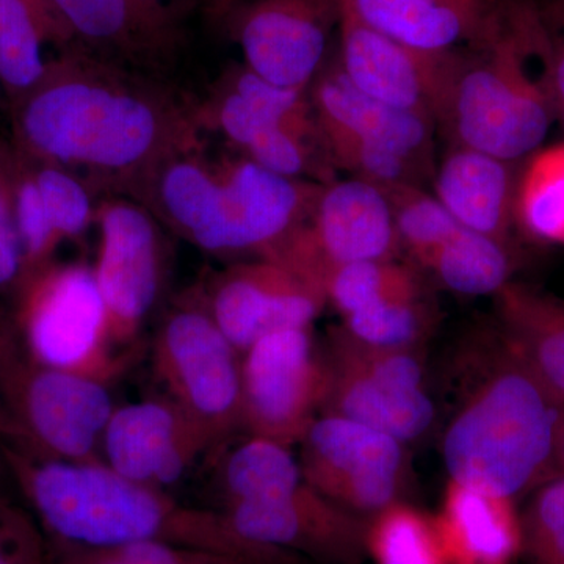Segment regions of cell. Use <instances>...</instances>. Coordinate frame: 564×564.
<instances>
[{
  "label": "cell",
  "mask_w": 564,
  "mask_h": 564,
  "mask_svg": "<svg viewBox=\"0 0 564 564\" xmlns=\"http://www.w3.org/2000/svg\"><path fill=\"white\" fill-rule=\"evenodd\" d=\"M448 291L459 295H496L513 273L508 243L459 226L426 265Z\"/></svg>",
  "instance_id": "29"
},
{
  "label": "cell",
  "mask_w": 564,
  "mask_h": 564,
  "mask_svg": "<svg viewBox=\"0 0 564 564\" xmlns=\"http://www.w3.org/2000/svg\"><path fill=\"white\" fill-rule=\"evenodd\" d=\"M555 118L547 29L505 6L497 35L463 52L441 128L452 144L514 163L541 148Z\"/></svg>",
  "instance_id": "5"
},
{
  "label": "cell",
  "mask_w": 564,
  "mask_h": 564,
  "mask_svg": "<svg viewBox=\"0 0 564 564\" xmlns=\"http://www.w3.org/2000/svg\"><path fill=\"white\" fill-rule=\"evenodd\" d=\"M315 121L334 166L380 187L415 185L433 174L436 124L359 91L337 54L307 88Z\"/></svg>",
  "instance_id": "7"
},
{
  "label": "cell",
  "mask_w": 564,
  "mask_h": 564,
  "mask_svg": "<svg viewBox=\"0 0 564 564\" xmlns=\"http://www.w3.org/2000/svg\"><path fill=\"white\" fill-rule=\"evenodd\" d=\"M496 300L505 339L564 400V300L514 282Z\"/></svg>",
  "instance_id": "26"
},
{
  "label": "cell",
  "mask_w": 564,
  "mask_h": 564,
  "mask_svg": "<svg viewBox=\"0 0 564 564\" xmlns=\"http://www.w3.org/2000/svg\"><path fill=\"white\" fill-rule=\"evenodd\" d=\"M76 44L140 73L159 76L176 58L182 28L139 0H50Z\"/></svg>",
  "instance_id": "20"
},
{
  "label": "cell",
  "mask_w": 564,
  "mask_h": 564,
  "mask_svg": "<svg viewBox=\"0 0 564 564\" xmlns=\"http://www.w3.org/2000/svg\"><path fill=\"white\" fill-rule=\"evenodd\" d=\"M300 445L306 484L345 510L370 519L402 502L406 452L391 434L340 415L321 414Z\"/></svg>",
  "instance_id": "14"
},
{
  "label": "cell",
  "mask_w": 564,
  "mask_h": 564,
  "mask_svg": "<svg viewBox=\"0 0 564 564\" xmlns=\"http://www.w3.org/2000/svg\"><path fill=\"white\" fill-rule=\"evenodd\" d=\"M325 381L313 328L262 337L240 358V432L288 447L302 443L321 415Z\"/></svg>",
  "instance_id": "13"
},
{
  "label": "cell",
  "mask_w": 564,
  "mask_h": 564,
  "mask_svg": "<svg viewBox=\"0 0 564 564\" xmlns=\"http://www.w3.org/2000/svg\"><path fill=\"white\" fill-rule=\"evenodd\" d=\"M344 0H237L223 18L243 65L263 80L306 91L328 62Z\"/></svg>",
  "instance_id": "15"
},
{
  "label": "cell",
  "mask_w": 564,
  "mask_h": 564,
  "mask_svg": "<svg viewBox=\"0 0 564 564\" xmlns=\"http://www.w3.org/2000/svg\"><path fill=\"white\" fill-rule=\"evenodd\" d=\"M240 358L196 289L166 311L152 343V367L165 399L218 447L240 432Z\"/></svg>",
  "instance_id": "9"
},
{
  "label": "cell",
  "mask_w": 564,
  "mask_h": 564,
  "mask_svg": "<svg viewBox=\"0 0 564 564\" xmlns=\"http://www.w3.org/2000/svg\"><path fill=\"white\" fill-rule=\"evenodd\" d=\"M344 7L375 31L426 52L485 46L505 11L502 0H344Z\"/></svg>",
  "instance_id": "21"
},
{
  "label": "cell",
  "mask_w": 564,
  "mask_h": 564,
  "mask_svg": "<svg viewBox=\"0 0 564 564\" xmlns=\"http://www.w3.org/2000/svg\"><path fill=\"white\" fill-rule=\"evenodd\" d=\"M313 118L307 90L276 87L245 65L226 69L206 101L196 104L202 131L221 133L239 152L269 129Z\"/></svg>",
  "instance_id": "23"
},
{
  "label": "cell",
  "mask_w": 564,
  "mask_h": 564,
  "mask_svg": "<svg viewBox=\"0 0 564 564\" xmlns=\"http://www.w3.org/2000/svg\"><path fill=\"white\" fill-rule=\"evenodd\" d=\"M9 480L11 481L9 467H7L6 458H3L2 452H0V491H2L3 485ZM0 497H2V492H0Z\"/></svg>",
  "instance_id": "42"
},
{
  "label": "cell",
  "mask_w": 564,
  "mask_h": 564,
  "mask_svg": "<svg viewBox=\"0 0 564 564\" xmlns=\"http://www.w3.org/2000/svg\"><path fill=\"white\" fill-rule=\"evenodd\" d=\"M14 148V147H13ZM13 214L24 252V280L54 262L61 247L24 155L14 150ZM22 280V281H24ZM22 284V282H21Z\"/></svg>",
  "instance_id": "34"
},
{
  "label": "cell",
  "mask_w": 564,
  "mask_h": 564,
  "mask_svg": "<svg viewBox=\"0 0 564 564\" xmlns=\"http://www.w3.org/2000/svg\"><path fill=\"white\" fill-rule=\"evenodd\" d=\"M47 564H236L221 556L165 543H132L113 547H63Z\"/></svg>",
  "instance_id": "36"
},
{
  "label": "cell",
  "mask_w": 564,
  "mask_h": 564,
  "mask_svg": "<svg viewBox=\"0 0 564 564\" xmlns=\"http://www.w3.org/2000/svg\"><path fill=\"white\" fill-rule=\"evenodd\" d=\"M223 514L252 543L293 555L329 564H358L369 556V519L332 502L306 481L281 496L226 505Z\"/></svg>",
  "instance_id": "18"
},
{
  "label": "cell",
  "mask_w": 564,
  "mask_h": 564,
  "mask_svg": "<svg viewBox=\"0 0 564 564\" xmlns=\"http://www.w3.org/2000/svg\"><path fill=\"white\" fill-rule=\"evenodd\" d=\"M303 481L302 466L291 447L262 437L247 436L228 451L220 467L226 505L281 496Z\"/></svg>",
  "instance_id": "30"
},
{
  "label": "cell",
  "mask_w": 564,
  "mask_h": 564,
  "mask_svg": "<svg viewBox=\"0 0 564 564\" xmlns=\"http://www.w3.org/2000/svg\"><path fill=\"white\" fill-rule=\"evenodd\" d=\"M139 2L162 17L163 20L180 25V28L195 6V0H139Z\"/></svg>",
  "instance_id": "39"
},
{
  "label": "cell",
  "mask_w": 564,
  "mask_h": 564,
  "mask_svg": "<svg viewBox=\"0 0 564 564\" xmlns=\"http://www.w3.org/2000/svg\"><path fill=\"white\" fill-rule=\"evenodd\" d=\"M98 256L93 265L106 303L111 339L126 355L139 340L166 280L163 225L129 196H104L96 210Z\"/></svg>",
  "instance_id": "11"
},
{
  "label": "cell",
  "mask_w": 564,
  "mask_h": 564,
  "mask_svg": "<svg viewBox=\"0 0 564 564\" xmlns=\"http://www.w3.org/2000/svg\"><path fill=\"white\" fill-rule=\"evenodd\" d=\"M217 448L206 430L162 397L115 406L104 429L101 459L129 480L166 491Z\"/></svg>",
  "instance_id": "19"
},
{
  "label": "cell",
  "mask_w": 564,
  "mask_h": 564,
  "mask_svg": "<svg viewBox=\"0 0 564 564\" xmlns=\"http://www.w3.org/2000/svg\"><path fill=\"white\" fill-rule=\"evenodd\" d=\"M20 152V151H18ZM21 154V152H20ZM22 155V154H21ZM61 243L77 242L95 225L101 202L90 185L62 166L25 158Z\"/></svg>",
  "instance_id": "33"
},
{
  "label": "cell",
  "mask_w": 564,
  "mask_h": 564,
  "mask_svg": "<svg viewBox=\"0 0 564 564\" xmlns=\"http://www.w3.org/2000/svg\"><path fill=\"white\" fill-rule=\"evenodd\" d=\"M448 564H510L522 551L513 500L448 481L434 516Z\"/></svg>",
  "instance_id": "24"
},
{
  "label": "cell",
  "mask_w": 564,
  "mask_h": 564,
  "mask_svg": "<svg viewBox=\"0 0 564 564\" xmlns=\"http://www.w3.org/2000/svg\"><path fill=\"white\" fill-rule=\"evenodd\" d=\"M551 51L552 96L556 117L564 122V32L547 31Z\"/></svg>",
  "instance_id": "38"
},
{
  "label": "cell",
  "mask_w": 564,
  "mask_h": 564,
  "mask_svg": "<svg viewBox=\"0 0 564 564\" xmlns=\"http://www.w3.org/2000/svg\"><path fill=\"white\" fill-rule=\"evenodd\" d=\"M11 481L41 527L63 547L165 543L236 564H302V556L243 538L223 511L176 502L104 463L62 462L0 447Z\"/></svg>",
  "instance_id": "2"
},
{
  "label": "cell",
  "mask_w": 564,
  "mask_h": 564,
  "mask_svg": "<svg viewBox=\"0 0 564 564\" xmlns=\"http://www.w3.org/2000/svg\"><path fill=\"white\" fill-rule=\"evenodd\" d=\"M367 555L375 564H448L434 516L403 500L369 519Z\"/></svg>",
  "instance_id": "31"
},
{
  "label": "cell",
  "mask_w": 564,
  "mask_h": 564,
  "mask_svg": "<svg viewBox=\"0 0 564 564\" xmlns=\"http://www.w3.org/2000/svg\"><path fill=\"white\" fill-rule=\"evenodd\" d=\"M433 322L432 303L414 269L343 317V328L375 347L417 348Z\"/></svg>",
  "instance_id": "27"
},
{
  "label": "cell",
  "mask_w": 564,
  "mask_h": 564,
  "mask_svg": "<svg viewBox=\"0 0 564 564\" xmlns=\"http://www.w3.org/2000/svg\"><path fill=\"white\" fill-rule=\"evenodd\" d=\"M322 185L242 154L214 159L199 144L166 159L132 198L198 250L267 259L306 220Z\"/></svg>",
  "instance_id": "3"
},
{
  "label": "cell",
  "mask_w": 564,
  "mask_h": 564,
  "mask_svg": "<svg viewBox=\"0 0 564 564\" xmlns=\"http://www.w3.org/2000/svg\"><path fill=\"white\" fill-rule=\"evenodd\" d=\"M514 163L452 144L434 173V196L463 228L508 243L514 226Z\"/></svg>",
  "instance_id": "22"
},
{
  "label": "cell",
  "mask_w": 564,
  "mask_h": 564,
  "mask_svg": "<svg viewBox=\"0 0 564 564\" xmlns=\"http://www.w3.org/2000/svg\"><path fill=\"white\" fill-rule=\"evenodd\" d=\"M10 322L33 361L58 372L110 386L128 366L88 263L54 261L22 281Z\"/></svg>",
  "instance_id": "8"
},
{
  "label": "cell",
  "mask_w": 564,
  "mask_h": 564,
  "mask_svg": "<svg viewBox=\"0 0 564 564\" xmlns=\"http://www.w3.org/2000/svg\"><path fill=\"white\" fill-rule=\"evenodd\" d=\"M202 2L210 20L223 21V18L229 13L237 0H202Z\"/></svg>",
  "instance_id": "40"
},
{
  "label": "cell",
  "mask_w": 564,
  "mask_h": 564,
  "mask_svg": "<svg viewBox=\"0 0 564 564\" xmlns=\"http://www.w3.org/2000/svg\"><path fill=\"white\" fill-rule=\"evenodd\" d=\"M391 202L400 250L426 269L434 252L459 229L458 221L434 195L415 185L383 187Z\"/></svg>",
  "instance_id": "32"
},
{
  "label": "cell",
  "mask_w": 564,
  "mask_h": 564,
  "mask_svg": "<svg viewBox=\"0 0 564 564\" xmlns=\"http://www.w3.org/2000/svg\"><path fill=\"white\" fill-rule=\"evenodd\" d=\"M463 52H426L375 31L345 9L337 58L364 95L441 126Z\"/></svg>",
  "instance_id": "16"
},
{
  "label": "cell",
  "mask_w": 564,
  "mask_h": 564,
  "mask_svg": "<svg viewBox=\"0 0 564 564\" xmlns=\"http://www.w3.org/2000/svg\"><path fill=\"white\" fill-rule=\"evenodd\" d=\"M524 161L516 172L514 225L538 242L564 247V141Z\"/></svg>",
  "instance_id": "28"
},
{
  "label": "cell",
  "mask_w": 564,
  "mask_h": 564,
  "mask_svg": "<svg viewBox=\"0 0 564 564\" xmlns=\"http://www.w3.org/2000/svg\"><path fill=\"white\" fill-rule=\"evenodd\" d=\"M110 386L33 361L0 318V447L62 462L102 463Z\"/></svg>",
  "instance_id": "6"
},
{
  "label": "cell",
  "mask_w": 564,
  "mask_h": 564,
  "mask_svg": "<svg viewBox=\"0 0 564 564\" xmlns=\"http://www.w3.org/2000/svg\"><path fill=\"white\" fill-rule=\"evenodd\" d=\"M43 538L32 516L0 497V564H47Z\"/></svg>",
  "instance_id": "37"
},
{
  "label": "cell",
  "mask_w": 564,
  "mask_h": 564,
  "mask_svg": "<svg viewBox=\"0 0 564 564\" xmlns=\"http://www.w3.org/2000/svg\"><path fill=\"white\" fill-rule=\"evenodd\" d=\"M417 348L361 343L343 326L329 332L325 347V395L321 414L340 415L408 444L433 425L434 403L425 388Z\"/></svg>",
  "instance_id": "10"
},
{
  "label": "cell",
  "mask_w": 564,
  "mask_h": 564,
  "mask_svg": "<svg viewBox=\"0 0 564 564\" xmlns=\"http://www.w3.org/2000/svg\"><path fill=\"white\" fill-rule=\"evenodd\" d=\"M196 291L240 355L269 334L313 328L326 304L313 282L263 258L232 263Z\"/></svg>",
  "instance_id": "17"
},
{
  "label": "cell",
  "mask_w": 564,
  "mask_h": 564,
  "mask_svg": "<svg viewBox=\"0 0 564 564\" xmlns=\"http://www.w3.org/2000/svg\"><path fill=\"white\" fill-rule=\"evenodd\" d=\"M399 251L384 188L351 176L323 184L306 220L269 259L295 270L322 291L323 280L336 267L395 261Z\"/></svg>",
  "instance_id": "12"
},
{
  "label": "cell",
  "mask_w": 564,
  "mask_h": 564,
  "mask_svg": "<svg viewBox=\"0 0 564 564\" xmlns=\"http://www.w3.org/2000/svg\"><path fill=\"white\" fill-rule=\"evenodd\" d=\"M47 44L76 46L50 0H0V88L13 104L40 84L51 62Z\"/></svg>",
  "instance_id": "25"
},
{
  "label": "cell",
  "mask_w": 564,
  "mask_h": 564,
  "mask_svg": "<svg viewBox=\"0 0 564 564\" xmlns=\"http://www.w3.org/2000/svg\"><path fill=\"white\" fill-rule=\"evenodd\" d=\"M11 118L14 150L77 174L99 198H132L166 159L202 144L196 104L79 44L11 104Z\"/></svg>",
  "instance_id": "1"
},
{
  "label": "cell",
  "mask_w": 564,
  "mask_h": 564,
  "mask_svg": "<svg viewBox=\"0 0 564 564\" xmlns=\"http://www.w3.org/2000/svg\"><path fill=\"white\" fill-rule=\"evenodd\" d=\"M555 466L564 474V411L556 434Z\"/></svg>",
  "instance_id": "41"
},
{
  "label": "cell",
  "mask_w": 564,
  "mask_h": 564,
  "mask_svg": "<svg viewBox=\"0 0 564 564\" xmlns=\"http://www.w3.org/2000/svg\"><path fill=\"white\" fill-rule=\"evenodd\" d=\"M521 530L530 564H564V474L538 486Z\"/></svg>",
  "instance_id": "35"
},
{
  "label": "cell",
  "mask_w": 564,
  "mask_h": 564,
  "mask_svg": "<svg viewBox=\"0 0 564 564\" xmlns=\"http://www.w3.org/2000/svg\"><path fill=\"white\" fill-rule=\"evenodd\" d=\"M477 370L443 436L456 484L514 500L555 466L564 400L505 339Z\"/></svg>",
  "instance_id": "4"
}]
</instances>
